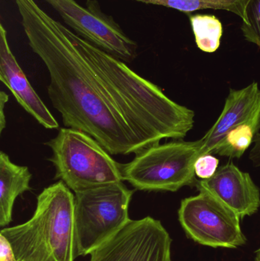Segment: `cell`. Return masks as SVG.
<instances>
[{"mask_svg": "<svg viewBox=\"0 0 260 261\" xmlns=\"http://www.w3.org/2000/svg\"><path fill=\"white\" fill-rule=\"evenodd\" d=\"M32 51L50 76L47 93L66 128L85 132L110 154H137L180 140L195 113L115 57L52 18L35 0H15Z\"/></svg>", "mask_w": 260, "mask_h": 261, "instance_id": "obj_1", "label": "cell"}, {"mask_svg": "<svg viewBox=\"0 0 260 261\" xmlns=\"http://www.w3.org/2000/svg\"><path fill=\"white\" fill-rule=\"evenodd\" d=\"M74 199L71 190L58 181L38 195L27 222L2 230L17 261H74Z\"/></svg>", "mask_w": 260, "mask_h": 261, "instance_id": "obj_2", "label": "cell"}, {"mask_svg": "<svg viewBox=\"0 0 260 261\" xmlns=\"http://www.w3.org/2000/svg\"><path fill=\"white\" fill-rule=\"evenodd\" d=\"M45 144L52 150L55 179L74 193L123 181L122 164L85 132L62 128Z\"/></svg>", "mask_w": 260, "mask_h": 261, "instance_id": "obj_3", "label": "cell"}, {"mask_svg": "<svg viewBox=\"0 0 260 261\" xmlns=\"http://www.w3.org/2000/svg\"><path fill=\"white\" fill-rule=\"evenodd\" d=\"M134 190L123 181L75 193L76 256H85L122 230L131 219Z\"/></svg>", "mask_w": 260, "mask_h": 261, "instance_id": "obj_4", "label": "cell"}, {"mask_svg": "<svg viewBox=\"0 0 260 261\" xmlns=\"http://www.w3.org/2000/svg\"><path fill=\"white\" fill-rule=\"evenodd\" d=\"M201 154L200 140L155 144L122 164V179L137 190L177 192L195 184L194 167Z\"/></svg>", "mask_w": 260, "mask_h": 261, "instance_id": "obj_5", "label": "cell"}, {"mask_svg": "<svg viewBox=\"0 0 260 261\" xmlns=\"http://www.w3.org/2000/svg\"><path fill=\"white\" fill-rule=\"evenodd\" d=\"M179 221L189 239L212 248H239L247 243L241 218L205 192L183 199Z\"/></svg>", "mask_w": 260, "mask_h": 261, "instance_id": "obj_6", "label": "cell"}, {"mask_svg": "<svg viewBox=\"0 0 260 261\" xmlns=\"http://www.w3.org/2000/svg\"><path fill=\"white\" fill-rule=\"evenodd\" d=\"M76 35L125 63L134 61L137 44L125 34L111 15L102 12L98 0L86 6L76 0H44Z\"/></svg>", "mask_w": 260, "mask_h": 261, "instance_id": "obj_7", "label": "cell"}, {"mask_svg": "<svg viewBox=\"0 0 260 261\" xmlns=\"http://www.w3.org/2000/svg\"><path fill=\"white\" fill-rule=\"evenodd\" d=\"M172 239L160 221L147 216L130 222L96 248L90 261H172Z\"/></svg>", "mask_w": 260, "mask_h": 261, "instance_id": "obj_8", "label": "cell"}, {"mask_svg": "<svg viewBox=\"0 0 260 261\" xmlns=\"http://www.w3.org/2000/svg\"><path fill=\"white\" fill-rule=\"evenodd\" d=\"M199 192L218 199L241 219L253 216L260 207V192L248 173L240 170L233 163L221 167L213 176L195 182Z\"/></svg>", "mask_w": 260, "mask_h": 261, "instance_id": "obj_9", "label": "cell"}, {"mask_svg": "<svg viewBox=\"0 0 260 261\" xmlns=\"http://www.w3.org/2000/svg\"><path fill=\"white\" fill-rule=\"evenodd\" d=\"M244 124L260 127V89L256 82L241 90L230 89L222 113L200 139L201 154H212L230 130Z\"/></svg>", "mask_w": 260, "mask_h": 261, "instance_id": "obj_10", "label": "cell"}, {"mask_svg": "<svg viewBox=\"0 0 260 261\" xmlns=\"http://www.w3.org/2000/svg\"><path fill=\"white\" fill-rule=\"evenodd\" d=\"M0 80L21 107L47 129H56L57 121L35 91L9 47L7 31L0 24Z\"/></svg>", "mask_w": 260, "mask_h": 261, "instance_id": "obj_11", "label": "cell"}, {"mask_svg": "<svg viewBox=\"0 0 260 261\" xmlns=\"http://www.w3.org/2000/svg\"><path fill=\"white\" fill-rule=\"evenodd\" d=\"M32 174L25 166L14 164L6 153H0V226L12 220L15 199L31 190Z\"/></svg>", "mask_w": 260, "mask_h": 261, "instance_id": "obj_12", "label": "cell"}, {"mask_svg": "<svg viewBox=\"0 0 260 261\" xmlns=\"http://www.w3.org/2000/svg\"><path fill=\"white\" fill-rule=\"evenodd\" d=\"M250 0H141L140 3L172 8L182 12L203 9H221L233 12L246 21V11Z\"/></svg>", "mask_w": 260, "mask_h": 261, "instance_id": "obj_13", "label": "cell"}, {"mask_svg": "<svg viewBox=\"0 0 260 261\" xmlns=\"http://www.w3.org/2000/svg\"><path fill=\"white\" fill-rule=\"evenodd\" d=\"M191 25L197 47L206 53L219 48L223 27L220 20L212 15H195L190 17Z\"/></svg>", "mask_w": 260, "mask_h": 261, "instance_id": "obj_14", "label": "cell"}, {"mask_svg": "<svg viewBox=\"0 0 260 261\" xmlns=\"http://www.w3.org/2000/svg\"><path fill=\"white\" fill-rule=\"evenodd\" d=\"M259 129L260 127L252 124L237 127L226 135L212 154L239 159L253 144Z\"/></svg>", "mask_w": 260, "mask_h": 261, "instance_id": "obj_15", "label": "cell"}, {"mask_svg": "<svg viewBox=\"0 0 260 261\" xmlns=\"http://www.w3.org/2000/svg\"><path fill=\"white\" fill-rule=\"evenodd\" d=\"M241 30L247 41L260 48V0H250L246 11V21H242Z\"/></svg>", "mask_w": 260, "mask_h": 261, "instance_id": "obj_16", "label": "cell"}, {"mask_svg": "<svg viewBox=\"0 0 260 261\" xmlns=\"http://www.w3.org/2000/svg\"><path fill=\"white\" fill-rule=\"evenodd\" d=\"M219 160L212 153H203L198 156L195 163V176L201 179L212 177L218 169Z\"/></svg>", "mask_w": 260, "mask_h": 261, "instance_id": "obj_17", "label": "cell"}, {"mask_svg": "<svg viewBox=\"0 0 260 261\" xmlns=\"http://www.w3.org/2000/svg\"><path fill=\"white\" fill-rule=\"evenodd\" d=\"M0 261H17L10 242L2 234H0Z\"/></svg>", "mask_w": 260, "mask_h": 261, "instance_id": "obj_18", "label": "cell"}, {"mask_svg": "<svg viewBox=\"0 0 260 261\" xmlns=\"http://www.w3.org/2000/svg\"><path fill=\"white\" fill-rule=\"evenodd\" d=\"M249 158L255 167H260V132L256 134L255 137Z\"/></svg>", "mask_w": 260, "mask_h": 261, "instance_id": "obj_19", "label": "cell"}, {"mask_svg": "<svg viewBox=\"0 0 260 261\" xmlns=\"http://www.w3.org/2000/svg\"><path fill=\"white\" fill-rule=\"evenodd\" d=\"M8 101H9V95L6 94L4 91H1L0 93V133L1 134L6 127L4 110Z\"/></svg>", "mask_w": 260, "mask_h": 261, "instance_id": "obj_20", "label": "cell"}, {"mask_svg": "<svg viewBox=\"0 0 260 261\" xmlns=\"http://www.w3.org/2000/svg\"><path fill=\"white\" fill-rule=\"evenodd\" d=\"M256 261H260V248L256 253Z\"/></svg>", "mask_w": 260, "mask_h": 261, "instance_id": "obj_21", "label": "cell"}, {"mask_svg": "<svg viewBox=\"0 0 260 261\" xmlns=\"http://www.w3.org/2000/svg\"><path fill=\"white\" fill-rule=\"evenodd\" d=\"M134 1L140 2H140H141V0H134Z\"/></svg>", "mask_w": 260, "mask_h": 261, "instance_id": "obj_22", "label": "cell"}]
</instances>
